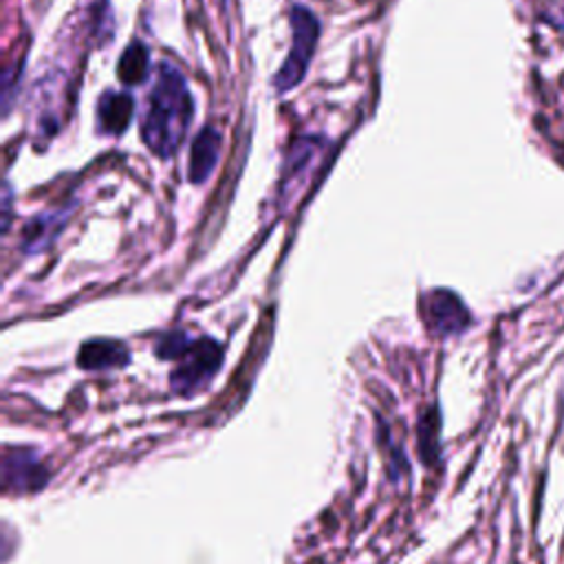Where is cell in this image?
<instances>
[{
	"label": "cell",
	"mask_w": 564,
	"mask_h": 564,
	"mask_svg": "<svg viewBox=\"0 0 564 564\" xmlns=\"http://www.w3.org/2000/svg\"><path fill=\"white\" fill-rule=\"evenodd\" d=\"M62 220H57L55 214H46V216H37L33 218L26 229H24V240L29 249H40L44 242H48L55 234V227H59Z\"/></svg>",
	"instance_id": "9"
},
{
	"label": "cell",
	"mask_w": 564,
	"mask_h": 564,
	"mask_svg": "<svg viewBox=\"0 0 564 564\" xmlns=\"http://www.w3.org/2000/svg\"><path fill=\"white\" fill-rule=\"evenodd\" d=\"M289 22H291V51L286 59L280 64L278 73L273 75V88L278 95L293 90L304 79L319 42V20L308 7L293 4L289 13Z\"/></svg>",
	"instance_id": "2"
},
{
	"label": "cell",
	"mask_w": 564,
	"mask_h": 564,
	"mask_svg": "<svg viewBox=\"0 0 564 564\" xmlns=\"http://www.w3.org/2000/svg\"><path fill=\"white\" fill-rule=\"evenodd\" d=\"M227 2H229V0H220V4H223V7H227Z\"/></svg>",
	"instance_id": "11"
},
{
	"label": "cell",
	"mask_w": 564,
	"mask_h": 564,
	"mask_svg": "<svg viewBox=\"0 0 564 564\" xmlns=\"http://www.w3.org/2000/svg\"><path fill=\"white\" fill-rule=\"evenodd\" d=\"M220 154V132L212 126H205L196 137L189 148V163H187V176L192 183H205Z\"/></svg>",
	"instance_id": "5"
},
{
	"label": "cell",
	"mask_w": 564,
	"mask_h": 564,
	"mask_svg": "<svg viewBox=\"0 0 564 564\" xmlns=\"http://www.w3.org/2000/svg\"><path fill=\"white\" fill-rule=\"evenodd\" d=\"M134 112V101L126 90H106L97 104L99 128L108 134H121Z\"/></svg>",
	"instance_id": "6"
},
{
	"label": "cell",
	"mask_w": 564,
	"mask_h": 564,
	"mask_svg": "<svg viewBox=\"0 0 564 564\" xmlns=\"http://www.w3.org/2000/svg\"><path fill=\"white\" fill-rule=\"evenodd\" d=\"M194 119V99L183 73L163 62L156 70L141 123V139L161 159H170L183 143Z\"/></svg>",
	"instance_id": "1"
},
{
	"label": "cell",
	"mask_w": 564,
	"mask_h": 564,
	"mask_svg": "<svg viewBox=\"0 0 564 564\" xmlns=\"http://www.w3.org/2000/svg\"><path fill=\"white\" fill-rule=\"evenodd\" d=\"M427 317H430V324L441 335H456L465 330L471 319L460 297L445 289H438L427 297Z\"/></svg>",
	"instance_id": "4"
},
{
	"label": "cell",
	"mask_w": 564,
	"mask_h": 564,
	"mask_svg": "<svg viewBox=\"0 0 564 564\" xmlns=\"http://www.w3.org/2000/svg\"><path fill=\"white\" fill-rule=\"evenodd\" d=\"M220 348L212 339H200L187 350V359L172 372V388L181 394L198 390L220 366Z\"/></svg>",
	"instance_id": "3"
},
{
	"label": "cell",
	"mask_w": 564,
	"mask_h": 564,
	"mask_svg": "<svg viewBox=\"0 0 564 564\" xmlns=\"http://www.w3.org/2000/svg\"><path fill=\"white\" fill-rule=\"evenodd\" d=\"M117 70H119V79L123 84H128V86L139 84L148 73V48L139 42L130 44L126 48V53L121 55Z\"/></svg>",
	"instance_id": "8"
},
{
	"label": "cell",
	"mask_w": 564,
	"mask_h": 564,
	"mask_svg": "<svg viewBox=\"0 0 564 564\" xmlns=\"http://www.w3.org/2000/svg\"><path fill=\"white\" fill-rule=\"evenodd\" d=\"M192 348L189 339L183 335V333H170L167 337H163L156 346V352L161 357H181V355H187V350Z\"/></svg>",
	"instance_id": "10"
},
{
	"label": "cell",
	"mask_w": 564,
	"mask_h": 564,
	"mask_svg": "<svg viewBox=\"0 0 564 564\" xmlns=\"http://www.w3.org/2000/svg\"><path fill=\"white\" fill-rule=\"evenodd\" d=\"M77 361L82 368H90V370L112 368L128 361V350L123 344L112 339H90L79 348Z\"/></svg>",
	"instance_id": "7"
}]
</instances>
